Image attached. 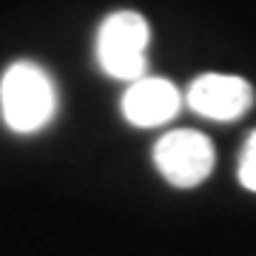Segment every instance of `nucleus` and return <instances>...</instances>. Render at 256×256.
<instances>
[{
  "label": "nucleus",
  "instance_id": "5",
  "mask_svg": "<svg viewBox=\"0 0 256 256\" xmlns=\"http://www.w3.org/2000/svg\"><path fill=\"white\" fill-rule=\"evenodd\" d=\"M180 111V92L174 82L162 77H140L131 80L128 92L122 94V114L131 126L151 128L162 126Z\"/></svg>",
  "mask_w": 256,
  "mask_h": 256
},
{
  "label": "nucleus",
  "instance_id": "1",
  "mask_svg": "<svg viewBox=\"0 0 256 256\" xmlns=\"http://www.w3.org/2000/svg\"><path fill=\"white\" fill-rule=\"evenodd\" d=\"M0 108L12 131L32 134L40 131L57 111L54 82L37 63L20 60L9 66L0 82Z\"/></svg>",
  "mask_w": 256,
  "mask_h": 256
},
{
  "label": "nucleus",
  "instance_id": "3",
  "mask_svg": "<svg viewBox=\"0 0 256 256\" xmlns=\"http://www.w3.org/2000/svg\"><path fill=\"white\" fill-rule=\"evenodd\" d=\"M214 146L210 140L191 128H176L154 146L156 171L176 188H194L208 180L214 171Z\"/></svg>",
  "mask_w": 256,
  "mask_h": 256
},
{
  "label": "nucleus",
  "instance_id": "2",
  "mask_svg": "<svg viewBox=\"0 0 256 256\" xmlns=\"http://www.w3.org/2000/svg\"><path fill=\"white\" fill-rule=\"evenodd\" d=\"M151 26L140 12H114L97 32V60L114 80H140L146 74V48Z\"/></svg>",
  "mask_w": 256,
  "mask_h": 256
},
{
  "label": "nucleus",
  "instance_id": "6",
  "mask_svg": "<svg viewBox=\"0 0 256 256\" xmlns=\"http://www.w3.org/2000/svg\"><path fill=\"white\" fill-rule=\"evenodd\" d=\"M239 182L248 191H256V131L248 137L242 154H239Z\"/></svg>",
  "mask_w": 256,
  "mask_h": 256
},
{
  "label": "nucleus",
  "instance_id": "4",
  "mask_svg": "<svg viewBox=\"0 0 256 256\" xmlns=\"http://www.w3.org/2000/svg\"><path fill=\"white\" fill-rule=\"evenodd\" d=\"M254 102L250 82L234 74H202L188 88V106L208 120H236Z\"/></svg>",
  "mask_w": 256,
  "mask_h": 256
}]
</instances>
